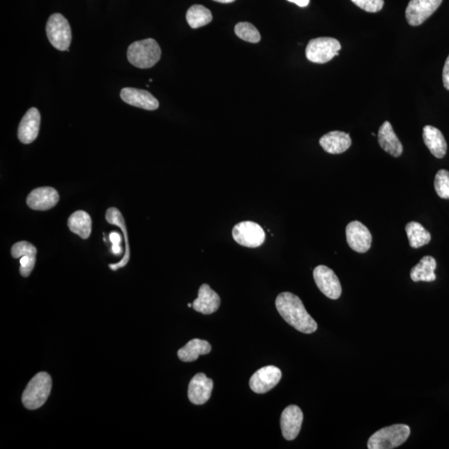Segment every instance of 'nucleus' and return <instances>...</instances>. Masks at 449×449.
Here are the masks:
<instances>
[{
	"label": "nucleus",
	"instance_id": "1",
	"mask_svg": "<svg viewBox=\"0 0 449 449\" xmlns=\"http://www.w3.org/2000/svg\"><path fill=\"white\" fill-rule=\"evenodd\" d=\"M275 306L278 312L289 325L305 334H312L318 326L314 319L306 312L299 297L291 292L280 293L276 298Z\"/></svg>",
	"mask_w": 449,
	"mask_h": 449
},
{
	"label": "nucleus",
	"instance_id": "2",
	"mask_svg": "<svg viewBox=\"0 0 449 449\" xmlns=\"http://www.w3.org/2000/svg\"><path fill=\"white\" fill-rule=\"evenodd\" d=\"M162 50L153 38L132 43L128 50L129 63L138 68H150L161 59Z\"/></svg>",
	"mask_w": 449,
	"mask_h": 449
},
{
	"label": "nucleus",
	"instance_id": "3",
	"mask_svg": "<svg viewBox=\"0 0 449 449\" xmlns=\"http://www.w3.org/2000/svg\"><path fill=\"white\" fill-rule=\"evenodd\" d=\"M52 390V379L46 372L38 373L26 387L22 402L26 409L34 410L40 409L46 403Z\"/></svg>",
	"mask_w": 449,
	"mask_h": 449
},
{
	"label": "nucleus",
	"instance_id": "4",
	"mask_svg": "<svg viewBox=\"0 0 449 449\" xmlns=\"http://www.w3.org/2000/svg\"><path fill=\"white\" fill-rule=\"evenodd\" d=\"M410 435V427L405 425H395L383 427L369 439L370 449H392L406 442Z\"/></svg>",
	"mask_w": 449,
	"mask_h": 449
},
{
	"label": "nucleus",
	"instance_id": "5",
	"mask_svg": "<svg viewBox=\"0 0 449 449\" xmlns=\"http://www.w3.org/2000/svg\"><path fill=\"white\" fill-rule=\"evenodd\" d=\"M46 33L50 44L59 51H69L72 32L70 24L66 17L54 14L50 17L46 25Z\"/></svg>",
	"mask_w": 449,
	"mask_h": 449
},
{
	"label": "nucleus",
	"instance_id": "6",
	"mask_svg": "<svg viewBox=\"0 0 449 449\" xmlns=\"http://www.w3.org/2000/svg\"><path fill=\"white\" fill-rule=\"evenodd\" d=\"M340 49V43L334 38H317L309 42L305 55L310 62L322 64L338 56Z\"/></svg>",
	"mask_w": 449,
	"mask_h": 449
},
{
	"label": "nucleus",
	"instance_id": "7",
	"mask_svg": "<svg viewBox=\"0 0 449 449\" xmlns=\"http://www.w3.org/2000/svg\"><path fill=\"white\" fill-rule=\"evenodd\" d=\"M233 239L243 247L257 248L265 243L266 234L260 224L253 222L236 224L232 229Z\"/></svg>",
	"mask_w": 449,
	"mask_h": 449
},
{
	"label": "nucleus",
	"instance_id": "8",
	"mask_svg": "<svg viewBox=\"0 0 449 449\" xmlns=\"http://www.w3.org/2000/svg\"><path fill=\"white\" fill-rule=\"evenodd\" d=\"M313 275L315 284L324 295L331 300L339 299L342 288L333 271L326 266H319L315 267Z\"/></svg>",
	"mask_w": 449,
	"mask_h": 449
},
{
	"label": "nucleus",
	"instance_id": "9",
	"mask_svg": "<svg viewBox=\"0 0 449 449\" xmlns=\"http://www.w3.org/2000/svg\"><path fill=\"white\" fill-rule=\"evenodd\" d=\"M443 0H410L406 8V20L411 26L421 25L441 6Z\"/></svg>",
	"mask_w": 449,
	"mask_h": 449
},
{
	"label": "nucleus",
	"instance_id": "10",
	"mask_svg": "<svg viewBox=\"0 0 449 449\" xmlns=\"http://www.w3.org/2000/svg\"><path fill=\"white\" fill-rule=\"evenodd\" d=\"M282 371L277 367H263L257 371L250 379V387L257 394H266L277 386L282 379Z\"/></svg>",
	"mask_w": 449,
	"mask_h": 449
},
{
	"label": "nucleus",
	"instance_id": "11",
	"mask_svg": "<svg viewBox=\"0 0 449 449\" xmlns=\"http://www.w3.org/2000/svg\"><path fill=\"white\" fill-rule=\"evenodd\" d=\"M347 239L349 248L359 253L368 252L372 243V236L369 229L358 221L348 224Z\"/></svg>",
	"mask_w": 449,
	"mask_h": 449
},
{
	"label": "nucleus",
	"instance_id": "12",
	"mask_svg": "<svg viewBox=\"0 0 449 449\" xmlns=\"http://www.w3.org/2000/svg\"><path fill=\"white\" fill-rule=\"evenodd\" d=\"M302 423H303V413L296 405H290L284 409L280 417V427L282 435L288 441L295 439L300 434Z\"/></svg>",
	"mask_w": 449,
	"mask_h": 449
},
{
	"label": "nucleus",
	"instance_id": "13",
	"mask_svg": "<svg viewBox=\"0 0 449 449\" xmlns=\"http://www.w3.org/2000/svg\"><path fill=\"white\" fill-rule=\"evenodd\" d=\"M213 379L202 373L197 374L189 383L188 398L193 404H204L209 400L213 392Z\"/></svg>",
	"mask_w": 449,
	"mask_h": 449
},
{
	"label": "nucleus",
	"instance_id": "14",
	"mask_svg": "<svg viewBox=\"0 0 449 449\" xmlns=\"http://www.w3.org/2000/svg\"><path fill=\"white\" fill-rule=\"evenodd\" d=\"M40 114L36 107H32L26 112L18 130L19 139L22 144H29L36 139L40 132Z\"/></svg>",
	"mask_w": 449,
	"mask_h": 449
},
{
	"label": "nucleus",
	"instance_id": "15",
	"mask_svg": "<svg viewBox=\"0 0 449 449\" xmlns=\"http://www.w3.org/2000/svg\"><path fill=\"white\" fill-rule=\"evenodd\" d=\"M121 98L131 106L153 111L159 107L158 99L148 91L133 88H125L121 91Z\"/></svg>",
	"mask_w": 449,
	"mask_h": 449
},
{
	"label": "nucleus",
	"instance_id": "16",
	"mask_svg": "<svg viewBox=\"0 0 449 449\" xmlns=\"http://www.w3.org/2000/svg\"><path fill=\"white\" fill-rule=\"evenodd\" d=\"M12 257L20 259V274L24 277H28L36 266L37 249L27 241H20L13 245Z\"/></svg>",
	"mask_w": 449,
	"mask_h": 449
},
{
	"label": "nucleus",
	"instance_id": "17",
	"mask_svg": "<svg viewBox=\"0 0 449 449\" xmlns=\"http://www.w3.org/2000/svg\"><path fill=\"white\" fill-rule=\"evenodd\" d=\"M59 201V195L53 188L45 187L34 189L27 198L30 208L36 211H47L53 208Z\"/></svg>",
	"mask_w": 449,
	"mask_h": 449
},
{
	"label": "nucleus",
	"instance_id": "18",
	"mask_svg": "<svg viewBox=\"0 0 449 449\" xmlns=\"http://www.w3.org/2000/svg\"><path fill=\"white\" fill-rule=\"evenodd\" d=\"M220 305H221V299L218 294L208 284H203L198 292V297L193 302L192 307L197 312L211 314L217 312Z\"/></svg>",
	"mask_w": 449,
	"mask_h": 449
},
{
	"label": "nucleus",
	"instance_id": "19",
	"mask_svg": "<svg viewBox=\"0 0 449 449\" xmlns=\"http://www.w3.org/2000/svg\"><path fill=\"white\" fill-rule=\"evenodd\" d=\"M351 144L352 140L349 133L340 131L330 132L319 139V145L330 154L343 153L351 148Z\"/></svg>",
	"mask_w": 449,
	"mask_h": 449
},
{
	"label": "nucleus",
	"instance_id": "20",
	"mask_svg": "<svg viewBox=\"0 0 449 449\" xmlns=\"http://www.w3.org/2000/svg\"><path fill=\"white\" fill-rule=\"evenodd\" d=\"M378 141L382 149L391 156L399 158L403 153V145L396 136L392 125L387 121L379 128Z\"/></svg>",
	"mask_w": 449,
	"mask_h": 449
},
{
	"label": "nucleus",
	"instance_id": "21",
	"mask_svg": "<svg viewBox=\"0 0 449 449\" xmlns=\"http://www.w3.org/2000/svg\"><path fill=\"white\" fill-rule=\"evenodd\" d=\"M423 138L427 148L435 158H443L447 153V142L441 131L433 126H425L423 131Z\"/></svg>",
	"mask_w": 449,
	"mask_h": 449
},
{
	"label": "nucleus",
	"instance_id": "22",
	"mask_svg": "<svg viewBox=\"0 0 449 449\" xmlns=\"http://www.w3.org/2000/svg\"><path fill=\"white\" fill-rule=\"evenodd\" d=\"M106 220L107 222L112 224H115V226H118L121 228V230H122L125 236V243H126V252H125L122 261L116 263V264L109 265L110 269H112V271H116L119 268H123V267L126 266L128 264L129 259H130V249H129L126 224H125L124 218L122 214H121L119 210L115 208V207H111V208L107 211Z\"/></svg>",
	"mask_w": 449,
	"mask_h": 449
},
{
	"label": "nucleus",
	"instance_id": "23",
	"mask_svg": "<svg viewBox=\"0 0 449 449\" xmlns=\"http://www.w3.org/2000/svg\"><path fill=\"white\" fill-rule=\"evenodd\" d=\"M211 351V347L209 342L206 340L194 339L179 349L178 356L179 359L183 362H193L199 358L200 356L207 355Z\"/></svg>",
	"mask_w": 449,
	"mask_h": 449
},
{
	"label": "nucleus",
	"instance_id": "24",
	"mask_svg": "<svg viewBox=\"0 0 449 449\" xmlns=\"http://www.w3.org/2000/svg\"><path fill=\"white\" fill-rule=\"evenodd\" d=\"M68 228L82 239H88L92 232V220L84 211H77L68 218Z\"/></svg>",
	"mask_w": 449,
	"mask_h": 449
},
{
	"label": "nucleus",
	"instance_id": "25",
	"mask_svg": "<svg viewBox=\"0 0 449 449\" xmlns=\"http://www.w3.org/2000/svg\"><path fill=\"white\" fill-rule=\"evenodd\" d=\"M436 266H437V263L434 257L429 256L423 257L420 263L414 266L410 272L413 282H434Z\"/></svg>",
	"mask_w": 449,
	"mask_h": 449
},
{
	"label": "nucleus",
	"instance_id": "26",
	"mask_svg": "<svg viewBox=\"0 0 449 449\" xmlns=\"http://www.w3.org/2000/svg\"><path fill=\"white\" fill-rule=\"evenodd\" d=\"M405 231L407 233L410 247L412 248H420L430 243V233L420 223L409 222L406 224Z\"/></svg>",
	"mask_w": 449,
	"mask_h": 449
},
{
	"label": "nucleus",
	"instance_id": "27",
	"mask_svg": "<svg viewBox=\"0 0 449 449\" xmlns=\"http://www.w3.org/2000/svg\"><path fill=\"white\" fill-rule=\"evenodd\" d=\"M185 18H187L190 27L199 29L211 22L213 15L208 8L200 6V4H196L189 8Z\"/></svg>",
	"mask_w": 449,
	"mask_h": 449
},
{
	"label": "nucleus",
	"instance_id": "28",
	"mask_svg": "<svg viewBox=\"0 0 449 449\" xmlns=\"http://www.w3.org/2000/svg\"><path fill=\"white\" fill-rule=\"evenodd\" d=\"M235 33L237 37L245 41L257 44L261 40V34L254 26L248 22H241L236 25Z\"/></svg>",
	"mask_w": 449,
	"mask_h": 449
},
{
	"label": "nucleus",
	"instance_id": "29",
	"mask_svg": "<svg viewBox=\"0 0 449 449\" xmlns=\"http://www.w3.org/2000/svg\"><path fill=\"white\" fill-rule=\"evenodd\" d=\"M434 188L439 197L449 199V172L440 170L435 176Z\"/></svg>",
	"mask_w": 449,
	"mask_h": 449
},
{
	"label": "nucleus",
	"instance_id": "30",
	"mask_svg": "<svg viewBox=\"0 0 449 449\" xmlns=\"http://www.w3.org/2000/svg\"><path fill=\"white\" fill-rule=\"evenodd\" d=\"M358 7L369 13H377L383 7V0H351Z\"/></svg>",
	"mask_w": 449,
	"mask_h": 449
},
{
	"label": "nucleus",
	"instance_id": "31",
	"mask_svg": "<svg viewBox=\"0 0 449 449\" xmlns=\"http://www.w3.org/2000/svg\"><path fill=\"white\" fill-rule=\"evenodd\" d=\"M443 82L444 88H446L447 90H449V55L446 60V64H444L443 71Z\"/></svg>",
	"mask_w": 449,
	"mask_h": 449
},
{
	"label": "nucleus",
	"instance_id": "32",
	"mask_svg": "<svg viewBox=\"0 0 449 449\" xmlns=\"http://www.w3.org/2000/svg\"><path fill=\"white\" fill-rule=\"evenodd\" d=\"M109 239L112 245H120L122 243V236L118 232H112L109 235Z\"/></svg>",
	"mask_w": 449,
	"mask_h": 449
},
{
	"label": "nucleus",
	"instance_id": "33",
	"mask_svg": "<svg viewBox=\"0 0 449 449\" xmlns=\"http://www.w3.org/2000/svg\"><path fill=\"white\" fill-rule=\"evenodd\" d=\"M288 1L296 3L300 7L308 6L310 3V0H288Z\"/></svg>",
	"mask_w": 449,
	"mask_h": 449
},
{
	"label": "nucleus",
	"instance_id": "34",
	"mask_svg": "<svg viewBox=\"0 0 449 449\" xmlns=\"http://www.w3.org/2000/svg\"><path fill=\"white\" fill-rule=\"evenodd\" d=\"M214 1L222 3H230L234 2L235 0H214Z\"/></svg>",
	"mask_w": 449,
	"mask_h": 449
},
{
	"label": "nucleus",
	"instance_id": "35",
	"mask_svg": "<svg viewBox=\"0 0 449 449\" xmlns=\"http://www.w3.org/2000/svg\"><path fill=\"white\" fill-rule=\"evenodd\" d=\"M188 305V307H189V308L192 307V304H190V303H189Z\"/></svg>",
	"mask_w": 449,
	"mask_h": 449
}]
</instances>
